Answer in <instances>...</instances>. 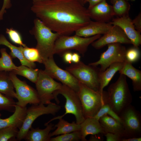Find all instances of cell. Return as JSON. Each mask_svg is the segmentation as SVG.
Returning a JSON list of instances; mask_svg holds the SVG:
<instances>
[{
  "instance_id": "6da1fadb",
  "label": "cell",
  "mask_w": 141,
  "mask_h": 141,
  "mask_svg": "<svg viewBox=\"0 0 141 141\" xmlns=\"http://www.w3.org/2000/svg\"><path fill=\"white\" fill-rule=\"evenodd\" d=\"M31 10L46 26L60 35L69 36L91 21L87 9L76 0L34 2Z\"/></svg>"
},
{
  "instance_id": "7a4b0ae2",
  "label": "cell",
  "mask_w": 141,
  "mask_h": 141,
  "mask_svg": "<svg viewBox=\"0 0 141 141\" xmlns=\"http://www.w3.org/2000/svg\"><path fill=\"white\" fill-rule=\"evenodd\" d=\"M33 23V27L30 32L34 36L37 40L36 48L38 50L43 63L48 58L53 57L55 43L60 35L53 32L37 18L34 20Z\"/></svg>"
},
{
  "instance_id": "3957f363",
  "label": "cell",
  "mask_w": 141,
  "mask_h": 141,
  "mask_svg": "<svg viewBox=\"0 0 141 141\" xmlns=\"http://www.w3.org/2000/svg\"><path fill=\"white\" fill-rule=\"evenodd\" d=\"M107 93V103L119 115L132 102V96L124 74H120L117 80L110 85Z\"/></svg>"
},
{
  "instance_id": "277c9868",
  "label": "cell",
  "mask_w": 141,
  "mask_h": 141,
  "mask_svg": "<svg viewBox=\"0 0 141 141\" xmlns=\"http://www.w3.org/2000/svg\"><path fill=\"white\" fill-rule=\"evenodd\" d=\"M77 94L80 99L85 118H93L101 107L107 103V91L102 93L89 88L79 82Z\"/></svg>"
},
{
  "instance_id": "5b68a950",
  "label": "cell",
  "mask_w": 141,
  "mask_h": 141,
  "mask_svg": "<svg viewBox=\"0 0 141 141\" xmlns=\"http://www.w3.org/2000/svg\"><path fill=\"white\" fill-rule=\"evenodd\" d=\"M63 96L66 99L64 105L65 112L62 115L54 117L45 123V125L55 120L62 118L68 114L74 115L76 122L80 124L85 120L81 103L77 93L67 86L62 84L61 88L56 92L54 95V99L57 104L60 101L57 98L59 94Z\"/></svg>"
},
{
  "instance_id": "8992f818",
  "label": "cell",
  "mask_w": 141,
  "mask_h": 141,
  "mask_svg": "<svg viewBox=\"0 0 141 141\" xmlns=\"http://www.w3.org/2000/svg\"><path fill=\"white\" fill-rule=\"evenodd\" d=\"M101 35L84 37L75 35L73 36L60 35L56 40L54 54L62 56L65 52L75 50L84 56L90 44L99 38Z\"/></svg>"
},
{
  "instance_id": "52a82bcc",
  "label": "cell",
  "mask_w": 141,
  "mask_h": 141,
  "mask_svg": "<svg viewBox=\"0 0 141 141\" xmlns=\"http://www.w3.org/2000/svg\"><path fill=\"white\" fill-rule=\"evenodd\" d=\"M66 70L80 82L96 91L100 90L99 68L87 65L80 61L67 67Z\"/></svg>"
},
{
  "instance_id": "ba28073f",
  "label": "cell",
  "mask_w": 141,
  "mask_h": 141,
  "mask_svg": "<svg viewBox=\"0 0 141 141\" xmlns=\"http://www.w3.org/2000/svg\"><path fill=\"white\" fill-rule=\"evenodd\" d=\"M61 109L60 105L52 102L46 106L40 103L32 104L27 108L25 118L21 126L19 129L17 140L20 141L24 139L27 132L32 127V124L39 117L45 114L55 115Z\"/></svg>"
},
{
  "instance_id": "9c48e42d",
  "label": "cell",
  "mask_w": 141,
  "mask_h": 141,
  "mask_svg": "<svg viewBox=\"0 0 141 141\" xmlns=\"http://www.w3.org/2000/svg\"><path fill=\"white\" fill-rule=\"evenodd\" d=\"M40 103L48 105L54 99L55 93L62 84L55 81L44 70H39L38 78L35 84Z\"/></svg>"
},
{
  "instance_id": "30bf717a",
  "label": "cell",
  "mask_w": 141,
  "mask_h": 141,
  "mask_svg": "<svg viewBox=\"0 0 141 141\" xmlns=\"http://www.w3.org/2000/svg\"><path fill=\"white\" fill-rule=\"evenodd\" d=\"M10 78L13 83L16 94L17 102L16 105L25 107L28 104H38L40 103L36 90L28 85L25 81H22L12 72H9Z\"/></svg>"
},
{
  "instance_id": "8fae6325",
  "label": "cell",
  "mask_w": 141,
  "mask_h": 141,
  "mask_svg": "<svg viewBox=\"0 0 141 141\" xmlns=\"http://www.w3.org/2000/svg\"><path fill=\"white\" fill-rule=\"evenodd\" d=\"M119 116L124 129L125 138L141 137V115L139 111L131 104Z\"/></svg>"
},
{
  "instance_id": "7c38bea8",
  "label": "cell",
  "mask_w": 141,
  "mask_h": 141,
  "mask_svg": "<svg viewBox=\"0 0 141 141\" xmlns=\"http://www.w3.org/2000/svg\"><path fill=\"white\" fill-rule=\"evenodd\" d=\"M107 49L102 53L97 61L89 65L95 67L100 66L101 72L104 71L110 65L116 62L124 63L126 61V47L120 43H114L107 45Z\"/></svg>"
},
{
  "instance_id": "4fadbf2b",
  "label": "cell",
  "mask_w": 141,
  "mask_h": 141,
  "mask_svg": "<svg viewBox=\"0 0 141 141\" xmlns=\"http://www.w3.org/2000/svg\"><path fill=\"white\" fill-rule=\"evenodd\" d=\"M43 63L45 67L44 71L48 74L78 92L79 88V81L68 71L59 67L55 63L53 57L48 58Z\"/></svg>"
},
{
  "instance_id": "5bb4252c",
  "label": "cell",
  "mask_w": 141,
  "mask_h": 141,
  "mask_svg": "<svg viewBox=\"0 0 141 141\" xmlns=\"http://www.w3.org/2000/svg\"><path fill=\"white\" fill-rule=\"evenodd\" d=\"M114 43L132 44L123 31L119 27L113 25L110 30L91 44L95 48L99 49L107 45Z\"/></svg>"
},
{
  "instance_id": "9a60e30c",
  "label": "cell",
  "mask_w": 141,
  "mask_h": 141,
  "mask_svg": "<svg viewBox=\"0 0 141 141\" xmlns=\"http://www.w3.org/2000/svg\"><path fill=\"white\" fill-rule=\"evenodd\" d=\"M110 22L112 25L117 26L122 29L134 46L138 48L141 45L140 33L135 29L129 15L112 19Z\"/></svg>"
},
{
  "instance_id": "2e32d148",
  "label": "cell",
  "mask_w": 141,
  "mask_h": 141,
  "mask_svg": "<svg viewBox=\"0 0 141 141\" xmlns=\"http://www.w3.org/2000/svg\"><path fill=\"white\" fill-rule=\"evenodd\" d=\"M113 25L110 22L92 21L87 25L78 29L75 34L84 37H88L107 33Z\"/></svg>"
},
{
  "instance_id": "e0dca14e",
  "label": "cell",
  "mask_w": 141,
  "mask_h": 141,
  "mask_svg": "<svg viewBox=\"0 0 141 141\" xmlns=\"http://www.w3.org/2000/svg\"><path fill=\"white\" fill-rule=\"evenodd\" d=\"M87 9L90 18L96 21L108 22L114 16L112 6L106 0Z\"/></svg>"
},
{
  "instance_id": "ac0fdd59",
  "label": "cell",
  "mask_w": 141,
  "mask_h": 141,
  "mask_svg": "<svg viewBox=\"0 0 141 141\" xmlns=\"http://www.w3.org/2000/svg\"><path fill=\"white\" fill-rule=\"evenodd\" d=\"M27 108L26 107H22L16 105L13 114L5 119L1 118L0 114V130L10 127H16L19 129L25 118Z\"/></svg>"
},
{
  "instance_id": "d6986e66",
  "label": "cell",
  "mask_w": 141,
  "mask_h": 141,
  "mask_svg": "<svg viewBox=\"0 0 141 141\" xmlns=\"http://www.w3.org/2000/svg\"><path fill=\"white\" fill-rule=\"evenodd\" d=\"M80 124L81 141H87L86 137L89 135H95L100 134L104 135L106 133L99 120L93 118H85Z\"/></svg>"
},
{
  "instance_id": "ffe728a7",
  "label": "cell",
  "mask_w": 141,
  "mask_h": 141,
  "mask_svg": "<svg viewBox=\"0 0 141 141\" xmlns=\"http://www.w3.org/2000/svg\"><path fill=\"white\" fill-rule=\"evenodd\" d=\"M120 74H123L130 79L132 81L133 90L139 91L141 90V71L135 68L132 63L126 60L124 62L121 69L119 71Z\"/></svg>"
},
{
  "instance_id": "44dd1931",
  "label": "cell",
  "mask_w": 141,
  "mask_h": 141,
  "mask_svg": "<svg viewBox=\"0 0 141 141\" xmlns=\"http://www.w3.org/2000/svg\"><path fill=\"white\" fill-rule=\"evenodd\" d=\"M46 127L41 129L31 127L28 131L24 139L27 141H50V132L55 127L54 124L49 123L45 125Z\"/></svg>"
},
{
  "instance_id": "7402d4cb",
  "label": "cell",
  "mask_w": 141,
  "mask_h": 141,
  "mask_svg": "<svg viewBox=\"0 0 141 141\" xmlns=\"http://www.w3.org/2000/svg\"><path fill=\"white\" fill-rule=\"evenodd\" d=\"M99 121L106 133L119 134L125 138L123 127L120 122L107 114L101 117Z\"/></svg>"
},
{
  "instance_id": "603a6c76",
  "label": "cell",
  "mask_w": 141,
  "mask_h": 141,
  "mask_svg": "<svg viewBox=\"0 0 141 141\" xmlns=\"http://www.w3.org/2000/svg\"><path fill=\"white\" fill-rule=\"evenodd\" d=\"M3 45L8 47L10 50V55L12 58H17L20 61L21 65L26 66L30 68H34L36 65L34 62L27 61L24 57L20 47L16 46L9 42L5 36L0 35V45Z\"/></svg>"
},
{
  "instance_id": "cb8c5ba5",
  "label": "cell",
  "mask_w": 141,
  "mask_h": 141,
  "mask_svg": "<svg viewBox=\"0 0 141 141\" xmlns=\"http://www.w3.org/2000/svg\"><path fill=\"white\" fill-rule=\"evenodd\" d=\"M124 63L122 62L114 63L110 65L104 71H100L99 75L100 92L101 93L103 92L104 88L108 85L114 75L122 68Z\"/></svg>"
},
{
  "instance_id": "d4e9b609",
  "label": "cell",
  "mask_w": 141,
  "mask_h": 141,
  "mask_svg": "<svg viewBox=\"0 0 141 141\" xmlns=\"http://www.w3.org/2000/svg\"><path fill=\"white\" fill-rule=\"evenodd\" d=\"M9 72L0 71V93L13 98H16V94Z\"/></svg>"
},
{
  "instance_id": "484cf974",
  "label": "cell",
  "mask_w": 141,
  "mask_h": 141,
  "mask_svg": "<svg viewBox=\"0 0 141 141\" xmlns=\"http://www.w3.org/2000/svg\"><path fill=\"white\" fill-rule=\"evenodd\" d=\"M58 119V122L55 125L56 128V129L50 133V136L51 138L54 136L69 133L80 130V124L75 121L69 123L62 118Z\"/></svg>"
},
{
  "instance_id": "4316f807",
  "label": "cell",
  "mask_w": 141,
  "mask_h": 141,
  "mask_svg": "<svg viewBox=\"0 0 141 141\" xmlns=\"http://www.w3.org/2000/svg\"><path fill=\"white\" fill-rule=\"evenodd\" d=\"M39 69H34L21 65L17 67L16 69L11 72L16 75L22 76L35 84L38 78Z\"/></svg>"
},
{
  "instance_id": "83f0119b",
  "label": "cell",
  "mask_w": 141,
  "mask_h": 141,
  "mask_svg": "<svg viewBox=\"0 0 141 141\" xmlns=\"http://www.w3.org/2000/svg\"><path fill=\"white\" fill-rule=\"evenodd\" d=\"M0 52L1 54L0 57V71L10 72L16 69L17 66L13 63L12 58L7 53L6 49L2 48Z\"/></svg>"
},
{
  "instance_id": "f1b7e54d",
  "label": "cell",
  "mask_w": 141,
  "mask_h": 141,
  "mask_svg": "<svg viewBox=\"0 0 141 141\" xmlns=\"http://www.w3.org/2000/svg\"><path fill=\"white\" fill-rule=\"evenodd\" d=\"M20 50L25 58L29 62L43 63V61L38 50L35 48L20 46Z\"/></svg>"
},
{
  "instance_id": "f546056e",
  "label": "cell",
  "mask_w": 141,
  "mask_h": 141,
  "mask_svg": "<svg viewBox=\"0 0 141 141\" xmlns=\"http://www.w3.org/2000/svg\"><path fill=\"white\" fill-rule=\"evenodd\" d=\"M112 6L114 16L118 17L128 15L130 5L126 0H117Z\"/></svg>"
},
{
  "instance_id": "4dcf8cb0",
  "label": "cell",
  "mask_w": 141,
  "mask_h": 141,
  "mask_svg": "<svg viewBox=\"0 0 141 141\" xmlns=\"http://www.w3.org/2000/svg\"><path fill=\"white\" fill-rule=\"evenodd\" d=\"M19 131L18 128L13 127L0 130V141L16 140Z\"/></svg>"
},
{
  "instance_id": "1f68e13d",
  "label": "cell",
  "mask_w": 141,
  "mask_h": 141,
  "mask_svg": "<svg viewBox=\"0 0 141 141\" xmlns=\"http://www.w3.org/2000/svg\"><path fill=\"white\" fill-rule=\"evenodd\" d=\"M16 105L13 98L0 93V111L14 112Z\"/></svg>"
},
{
  "instance_id": "d6a6232c",
  "label": "cell",
  "mask_w": 141,
  "mask_h": 141,
  "mask_svg": "<svg viewBox=\"0 0 141 141\" xmlns=\"http://www.w3.org/2000/svg\"><path fill=\"white\" fill-rule=\"evenodd\" d=\"M81 133L79 130L51 137L50 141H78L81 140Z\"/></svg>"
},
{
  "instance_id": "836d02e7",
  "label": "cell",
  "mask_w": 141,
  "mask_h": 141,
  "mask_svg": "<svg viewBox=\"0 0 141 141\" xmlns=\"http://www.w3.org/2000/svg\"><path fill=\"white\" fill-rule=\"evenodd\" d=\"M105 114L109 116L121 123V120L119 116L112 109L108 103L104 104L101 107L93 118L99 120L101 117Z\"/></svg>"
},
{
  "instance_id": "e575fe53",
  "label": "cell",
  "mask_w": 141,
  "mask_h": 141,
  "mask_svg": "<svg viewBox=\"0 0 141 141\" xmlns=\"http://www.w3.org/2000/svg\"><path fill=\"white\" fill-rule=\"evenodd\" d=\"M5 32L13 43L24 47L27 46L23 42L21 35L18 31L10 28H7Z\"/></svg>"
},
{
  "instance_id": "d590c367",
  "label": "cell",
  "mask_w": 141,
  "mask_h": 141,
  "mask_svg": "<svg viewBox=\"0 0 141 141\" xmlns=\"http://www.w3.org/2000/svg\"><path fill=\"white\" fill-rule=\"evenodd\" d=\"M140 56L138 48L133 46L126 50L125 58L126 61L132 63L137 61Z\"/></svg>"
},
{
  "instance_id": "8d00e7d4",
  "label": "cell",
  "mask_w": 141,
  "mask_h": 141,
  "mask_svg": "<svg viewBox=\"0 0 141 141\" xmlns=\"http://www.w3.org/2000/svg\"><path fill=\"white\" fill-rule=\"evenodd\" d=\"M106 137L107 141H122L124 138L121 135L111 133H106L104 135Z\"/></svg>"
},
{
  "instance_id": "74e56055",
  "label": "cell",
  "mask_w": 141,
  "mask_h": 141,
  "mask_svg": "<svg viewBox=\"0 0 141 141\" xmlns=\"http://www.w3.org/2000/svg\"><path fill=\"white\" fill-rule=\"evenodd\" d=\"M12 6L11 0H3V4L0 10V20L3 19L6 9L10 8Z\"/></svg>"
},
{
  "instance_id": "f35d334b",
  "label": "cell",
  "mask_w": 141,
  "mask_h": 141,
  "mask_svg": "<svg viewBox=\"0 0 141 141\" xmlns=\"http://www.w3.org/2000/svg\"><path fill=\"white\" fill-rule=\"evenodd\" d=\"M133 23L136 30L140 33L141 32V13H139L132 20Z\"/></svg>"
},
{
  "instance_id": "ab89813d",
  "label": "cell",
  "mask_w": 141,
  "mask_h": 141,
  "mask_svg": "<svg viewBox=\"0 0 141 141\" xmlns=\"http://www.w3.org/2000/svg\"><path fill=\"white\" fill-rule=\"evenodd\" d=\"M72 53L70 51L64 53L62 55L64 62L70 64L72 62Z\"/></svg>"
},
{
  "instance_id": "60d3db41",
  "label": "cell",
  "mask_w": 141,
  "mask_h": 141,
  "mask_svg": "<svg viewBox=\"0 0 141 141\" xmlns=\"http://www.w3.org/2000/svg\"><path fill=\"white\" fill-rule=\"evenodd\" d=\"M80 57L77 53H72V62L75 63L79 62L80 61Z\"/></svg>"
},
{
  "instance_id": "b9f144b4",
  "label": "cell",
  "mask_w": 141,
  "mask_h": 141,
  "mask_svg": "<svg viewBox=\"0 0 141 141\" xmlns=\"http://www.w3.org/2000/svg\"><path fill=\"white\" fill-rule=\"evenodd\" d=\"M104 0H89V6L88 9H90L97 4L99 3Z\"/></svg>"
},
{
  "instance_id": "7bdbcfd3",
  "label": "cell",
  "mask_w": 141,
  "mask_h": 141,
  "mask_svg": "<svg viewBox=\"0 0 141 141\" xmlns=\"http://www.w3.org/2000/svg\"><path fill=\"white\" fill-rule=\"evenodd\" d=\"M141 137H131L127 138H124L122 141H141Z\"/></svg>"
},
{
  "instance_id": "ee69618b",
  "label": "cell",
  "mask_w": 141,
  "mask_h": 141,
  "mask_svg": "<svg viewBox=\"0 0 141 141\" xmlns=\"http://www.w3.org/2000/svg\"><path fill=\"white\" fill-rule=\"evenodd\" d=\"M89 140L90 141H101L103 140V139L100 137L93 136L92 135Z\"/></svg>"
},
{
  "instance_id": "f6af8a7d",
  "label": "cell",
  "mask_w": 141,
  "mask_h": 141,
  "mask_svg": "<svg viewBox=\"0 0 141 141\" xmlns=\"http://www.w3.org/2000/svg\"><path fill=\"white\" fill-rule=\"evenodd\" d=\"M82 5H84L85 4L84 2V0H76Z\"/></svg>"
},
{
  "instance_id": "bcb514c9",
  "label": "cell",
  "mask_w": 141,
  "mask_h": 141,
  "mask_svg": "<svg viewBox=\"0 0 141 141\" xmlns=\"http://www.w3.org/2000/svg\"><path fill=\"white\" fill-rule=\"evenodd\" d=\"M47 0H32L33 2Z\"/></svg>"
},
{
  "instance_id": "7dc6e473",
  "label": "cell",
  "mask_w": 141,
  "mask_h": 141,
  "mask_svg": "<svg viewBox=\"0 0 141 141\" xmlns=\"http://www.w3.org/2000/svg\"><path fill=\"white\" fill-rule=\"evenodd\" d=\"M117 0H111V2L113 4Z\"/></svg>"
},
{
  "instance_id": "c3c4849f",
  "label": "cell",
  "mask_w": 141,
  "mask_h": 141,
  "mask_svg": "<svg viewBox=\"0 0 141 141\" xmlns=\"http://www.w3.org/2000/svg\"><path fill=\"white\" fill-rule=\"evenodd\" d=\"M89 0H84V2L85 4L86 3L88 2Z\"/></svg>"
},
{
  "instance_id": "681fc988",
  "label": "cell",
  "mask_w": 141,
  "mask_h": 141,
  "mask_svg": "<svg viewBox=\"0 0 141 141\" xmlns=\"http://www.w3.org/2000/svg\"><path fill=\"white\" fill-rule=\"evenodd\" d=\"M126 0L127 1H135L136 0Z\"/></svg>"
}]
</instances>
